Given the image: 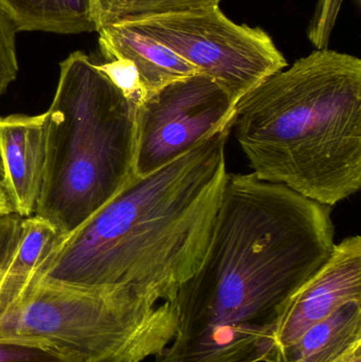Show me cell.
<instances>
[{
	"label": "cell",
	"mask_w": 361,
	"mask_h": 362,
	"mask_svg": "<svg viewBox=\"0 0 361 362\" xmlns=\"http://www.w3.org/2000/svg\"><path fill=\"white\" fill-rule=\"evenodd\" d=\"M345 0H317L307 37L317 50L328 48Z\"/></svg>",
	"instance_id": "cell-18"
},
{
	"label": "cell",
	"mask_w": 361,
	"mask_h": 362,
	"mask_svg": "<svg viewBox=\"0 0 361 362\" xmlns=\"http://www.w3.org/2000/svg\"><path fill=\"white\" fill-rule=\"evenodd\" d=\"M176 302L36 282L0 317V337L40 342L74 362H142L171 344Z\"/></svg>",
	"instance_id": "cell-5"
},
{
	"label": "cell",
	"mask_w": 361,
	"mask_h": 362,
	"mask_svg": "<svg viewBox=\"0 0 361 362\" xmlns=\"http://www.w3.org/2000/svg\"><path fill=\"white\" fill-rule=\"evenodd\" d=\"M64 236L42 217L0 216V317L40 280Z\"/></svg>",
	"instance_id": "cell-9"
},
{
	"label": "cell",
	"mask_w": 361,
	"mask_h": 362,
	"mask_svg": "<svg viewBox=\"0 0 361 362\" xmlns=\"http://www.w3.org/2000/svg\"><path fill=\"white\" fill-rule=\"evenodd\" d=\"M338 362H361V344L352 349V350Z\"/></svg>",
	"instance_id": "cell-20"
},
{
	"label": "cell",
	"mask_w": 361,
	"mask_h": 362,
	"mask_svg": "<svg viewBox=\"0 0 361 362\" xmlns=\"http://www.w3.org/2000/svg\"><path fill=\"white\" fill-rule=\"evenodd\" d=\"M220 1L222 0H95L97 28L126 19L203 10L220 6Z\"/></svg>",
	"instance_id": "cell-14"
},
{
	"label": "cell",
	"mask_w": 361,
	"mask_h": 362,
	"mask_svg": "<svg viewBox=\"0 0 361 362\" xmlns=\"http://www.w3.org/2000/svg\"><path fill=\"white\" fill-rule=\"evenodd\" d=\"M136 108L84 53L61 62L44 112L46 161L34 215L64 238L135 180Z\"/></svg>",
	"instance_id": "cell-4"
},
{
	"label": "cell",
	"mask_w": 361,
	"mask_h": 362,
	"mask_svg": "<svg viewBox=\"0 0 361 362\" xmlns=\"http://www.w3.org/2000/svg\"><path fill=\"white\" fill-rule=\"evenodd\" d=\"M97 32L100 50L104 57L107 61H131L148 95L174 81L199 72L167 47L129 29L120 21L100 25Z\"/></svg>",
	"instance_id": "cell-11"
},
{
	"label": "cell",
	"mask_w": 361,
	"mask_h": 362,
	"mask_svg": "<svg viewBox=\"0 0 361 362\" xmlns=\"http://www.w3.org/2000/svg\"><path fill=\"white\" fill-rule=\"evenodd\" d=\"M1 180L21 216L35 213L44 180L46 161L45 114L0 117Z\"/></svg>",
	"instance_id": "cell-10"
},
{
	"label": "cell",
	"mask_w": 361,
	"mask_h": 362,
	"mask_svg": "<svg viewBox=\"0 0 361 362\" xmlns=\"http://www.w3.org/2000/svg\"><path fill=\"white\" fill-rule=\"evenodd\" d=\"M17 31L57 34L97 32L95 0H0Z\"/></svg>",
	"instance_id": "cell-13"
},
{
	"label": "cell",
	"mask_w": 361,
	"mask_h": 362,
	"mask_svg": "<svg viewBox=\"0 0 361 362\" xmlns=\"http://www.w3.org/2000/svg\"><path fill=\"white\" fill-rule=\"evenodd\" d=\"M237 102L199 74L174 81L136 108V177H146L214 134L233 127Z\"/></svg>",
	"instance_id": "cell-7"
},
{
	"label": "cell",
	"mask_w": 361,
	"mask_h": 362,
	"mask_svg": "<svg viewBox=\"0 0 361 362\" xmlns=\"http://www.w3.org/2000/svg\"><path fill=\"white\" fill-rule=\"evenodd\" d=\"M335 244L332 206L229 174L205 257L175 299L177 333L156 362H273L288 300Z\"/></svg>",
	"instance_id": "cell-1"
},
{
	"label": "cell",
	"mask_w": 361,
	"mask_h": 362,
	"mask_svg": "<svg viewBox=\"0 0 361 362\" xmlns=\"http://www.w3.org/2000/svg\"><path fill=\"white\" fill-rule=\"evenodd\" d=\"M361 344V303H349L276 353L273 362H338Z\"/></svg>",
	"instance_id": "cell-12"
},
{
	"label": "cell",
	"mask_w": 361,
	"mask_h": 362,
	"mask_svg": "<svg viewBox=\"0 0 361 362\" xmlns=\"http://www.w3.org/2000/svg\"><path fill=\"white\" fill-rule=\"evenodd\" d=\"M0 362L74 361L40 342L0 337Z\"/></svg>",
	"instance_id": "cell-15"
},
{
	"label": "cell",
	"mask_w": 361,
	"mask_h": 362,
	"mask_svg": "<svg viewBox=\"0 0 361 362\" xmlns=\"http://www.w3.org/2000/svg\"><path fill=\"white\" fill-rule=\"evenodd\" d=\"M8 213H15L14 208H13L12 202L6 193V187H4V182L0 178V216Z\"/></svg>",
	"instance_id": "cell-19"
},
{
	"label": "cell",
	"mask_w": 361,
	"mask_h": 362,
	"mask_svg": "<svg viewBox=\"0 0 361 362\" xmlns=\"http://www.w3.org/2000/svg\"><path fill=\"white\" fill-rule=\"evenodd\" d=\"M2 174H4V167H2L1 155H0V178L2 177Z\"/></svg>",
	"instance_id": "cell-21"
},
{
	"label": "cell",
	"mask_w": 361,
	"mask_h": 362,
	"mask_svg": "<svg viewBox=\"0 0 361 362\" xmlns=\"http://www.w3.org/2000/svg\"><path fill=\"white\" fill-rule=\"evenodd\" d=\"M231 129L136 177L61 240L38 281L153 303L175 301L213 233L229 176Z\"/></svg>",
	"instance_id": "cell-2"
},
{
	"label": "cell",
	"mask_w": 361,
	"mask_h": 362,
	"mask_svg": "<svg viewBox=\"0 0 361 362\" xmlns=\"http://www.w3.org/2000/svg\"><path fill=\"white\" fill-rule=\"evenodd\" d=\"M120 23L167 47L215 81L237 103L263 81L288 67L265 30L235 23L220 6Z\"/></svg>",
	"instance_id": "cell-6"
},
{
	"label": "cell",
	"mask_w": 361,
	"mask_h": 362,
	"mask_svg": "<svg viewBox=\"0 0 361 362\" xmlns=\"http://www.w3.org/2000/svg\"><path fill=\"white\" fill-rule=\"evenodd\" d=\"M349 303H361L360 235L335 244L328 262L288 300L276 327V349L292 344Z\"/></svg>",
	"instance_id": "cell-8"
},
{
	"label": "cell",
	"mask_w": 361,
	"mask_h": 362,
	"mask_svg": "<svg viewBox=\"0 0 361 362\" xmlns=\"http://www.w3.org/2000/svg\"><path fill=\"white\" fill-rule=\"evenodd\" d=\"M97 66L114 83V86L118 87L131 103L135 104L136 107L148 98L139 74L129 59H110Z\"/></svg>",
	"instance_id": "cell-16"
},
{
	"label": "cell",
	"mask_w": 361,
	"mask_h": 362,
	"mask_svg": "<svg viewBox=\"0 0 361 362\" xmlns=\"http://www.w3.org/2000/svg\"><path fill=\"white\" fill-rule=\"evenodd\" d=\"M17 32L14 23L0 8V98L14 82L18 74L15 44Z\"/></svg>",
	"instance_id": "cell-17"
},
{
	"label": "cell",
	"mask_w": 361,
	"mask_h": 362,
	"mask_svg": "<svg viewBox=\"0 0 361 362\" xmlns=\"http://www.w3.org/2000/svg\"><path fill=\"white\" fill-rule=\"evenodd\" d=\"M233 127L252 173L326 206L361 187V61L315 50L239 100Z\"/></svg>",
	"instance_id": "cell-3"
}]
</instances>
